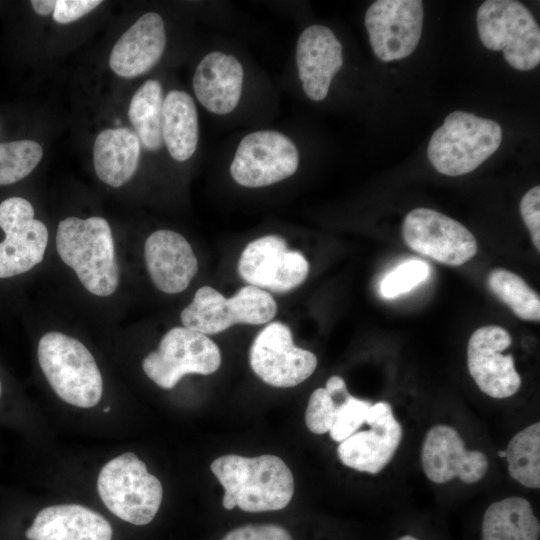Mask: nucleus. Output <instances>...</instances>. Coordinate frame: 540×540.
I'll return each instance as SVG.
<instances>
[{
    "instance_id": "f257e3e1",
    "label": "nucleus",
    "mask_w": 540,
    "mask_h": 540,
    "mask_svg": "<svg viewBox=\"0 0 540 540\" xmlns=\"http://www.w3.org/2000/svg\"><path fill=\"white\" fill-rule=\"evenodd\" d=\"M211 470L224 487L222 504L227 510L235 506L253 513L281 510L294 493L293 475L275 455L228 454L215 459Z\"/></svg>"
},
{
    "instance_id": "f03ea898",
    "label": "nucleus",
    "mask_w": 540,
    "mask_h": 540,
    "mask_svg": "<svg viewBox=\"0 0 540 540\" xmlns=\"http://www.w3.org/2000/svg\"><path fill=\"white\" fill-rule=\"evenodd\" d=\"M56 248L62 261L92 294L109 296L118 286L111 228L102 217H68L58 224Z\"/></svg>"
},
{
    "instance_id": "7ed1b4c3",
    "label": "nucleus",
    "mask_w": 540,
    "mask_h": 540,
    "mask_svg": "<svg viewBox=\"0 0 540 540\" xmlns=\"http://www.w3.org/2000/svg\"><path fill=\"white\" fill-rule=\"evenodd\" d=\"M502 141V128L491 119L466 111L448 114L431 136L427 155L441 174L460 176L474 171Z\"/></svg>"
},
{
    "instance_id": "20e7f679",
    "label": "nucleus",
    "mask_w": 540,
    "mask_h": 540,
    "mask_svg": "<svg viewBox=\"0 0 540 540\" xmlns=\"http://www.w3.org/2000/svg\"><path fill=\"white\" fill-rule=\"evenodd\" d=\"M37 355L47 381L63 401L81 408L98 404L102 376L94 357L79 340L48 332L39 341Z\"/></svg>"
},
{
    "instance_id": "39448f33",
    "label": "nucleus",
    "mask_w": 540,
    "mask_h": 540,
    "mask_svg": "<svg viewBox=\"0 0 540 540\" xmlns=\"http://www.w3.org/2000/svg\"><path fill=\"white\" fill-rule=\"evenodd\" d=\"M482 44L503 51L514 69L528 71L540 63V28L530 10L515 0L484 1L476 16Z\"/></svg>"
},
{
    "instance_id": "423d86ee",
    "label": "nucleus",
    "mask_w": 540,
    "mask_h": 540,
    "mask_svg": "<svg viewBox=\"0 0 540 540\" xmlns=\"http://www.w3.org/2000/svg\"><path fill=\"white\" fill-rule=\"evenodd\" d=\"M97 489L114 515L134 525L150 523L163 497L159 479L131 452L113 458L102 467Z\"/></svg>"
},
{
    "instance_id": "0eeeda50",
    "label": "nucleus",
    "mask_w": 540,
    "mask_h": 540,
    "mask_svg": "<svg viewBox=\"0 0 540 540\" xmlns=\"http://www.w3.org/2000/svg\"><path fill=\"white\" fill-rule=\"evenodd\" d=\"M277 313V304L266 290L247 285L231 298L210 286L199 288L181 312L183 327L204 335L217 334L234 324L261 325Z\"/></svg>"
},
{
    "instance_id": "6e6552de",
    "label": "nucleus",
    "mask_w": 540,
    "mask_h": 540,
    "mask_svg": "<svg viewBox=\"0 0 540 540\" xmlns=\"http://www.w3.org/2000/svg\"><path fill=\"white\" fill-rule=\"evenodd\" d=\"M220 365L221 353L214 341L180 326L169 330L158 349L142 362L147 377L164 389L173 388L187 374L210 375Z\"/></svg>"
},
{
    "instance_id": "1a4fd4ad",
    "label": "nucleus",
    "mask_w": 540,
    "mask_h": 540,
    "mask_svg": "<svg viewBox=\"0 0 540 540\" xmlns=\"http://www.w3.org/2000/svg\"><path fill=\"white\" fill-rule=\"evenodd\" d=\"M298 165V150L287 136L277 131H255L240 141L230 174L239 185L258 188L292 176Z\"/></svg>"
},
{
    "instance_id": "9d476101",
    "label": "nucleus",
    "mask_w": 540,
    "mask_h": 540,
    "mask_svg": "<svg viewBox=\"0 0 540 540\" xmlns=\"http://www.w3.org/2000/svg\"><path fill=\"white\" fill-rule=\"evenodd\" d=\"M402 236L413 251L449 266L465 264L478 251L474 235L464 225L429 208L406 214Z\"/></svg>"
},
{
    "instance_id": "9b49d317",
    "label": "nucleus",
    "mask_w": 540,
    "mask_h": 540,
    "mask_svg": "<svg viewBox=\"0 0 540 540\" xmlns=\"http://www.w3.org/2000/svg\"><path fill=\"white\" fill-rule=\"evenodd\" d=\"M249 362L253 372L273 387H294L309 378L317 367L311 351L294 345L292 332L282 322H271L255 337Z\"/></svg>"
},
{
    "instance_id": "f8f14e48",
    "label": "nucleus",
    "mask_w": 540,
    "mask_h": 540,
    "mask_svg": "<svg viewBox=\"0 0 540 540\" xmlns=\"http://www.w3.org/2000/svg\"><path fill=\"white\" fill-rule=\"evenodd\" d=\"M420 0H378L365 14L374 54L383 62L408 57L418 46L423 28Z\"/></svg>"
},
{
    "instance_id": "ddd939ff",
    "label": "nucleus",
    "mask_w": 540,
    "mask_h": 540,
    "mask_svg": "<svg viewBox=\"0 0 540 540\" xmlns=\"http://www.w3.org/2000/svg\"><path fill=\"white\" fill-rule=\"evenodd\" d=\"M0 278L25 273L39 264L45 254L48 231L34 219L32 204L22 197H10L0 203Z\"/></svg>"
},
{
    "instance_id": "4468645a",
    "label": "nucleus",
    "mask_w": 540,
    "mask_h": 540,
    "mask_svg": "<svg viewBox=\"0 0 540 540\" xmlns=\"http://www.w3.org/2000/svg\"><path fill=\"white\" fill-rule=\"evenodd\" d=\"M238 272L252 286L287 292L305 281L309 263L302 253L289 249L281 236L266 235L246 245Z\"/></svg>"
},
{
    "instance_id": "2eb2a0df",
    "label": "nucleus",
    "mask_w": 540,
    "mask_h": 540,
    "mask_svg": "<svg viewBox=\"0 0 540 540\" xmlns=\"http://www.w3.org/2000/svg\"><path fill=\"white\" fill-rule=\"evenodd\" d=\"M512 344L510 333L501 326L486 325L475 330L467 346V366L478 388L486 395L503 399L521 387V377L511 354H503Z\"/></svg>"
},
{
    "instance_id": "dca6fc26",
    "label": "nucleus",
    "mask_w": 540,
    "mask_h": 540,
    "mask_svg": "<svg viewBox=\"0 0 540 540\" xmlns=\"http://www.w3.org/2000/svg\"><path fill=\"white\" fill-rule=\"evenodd\" d=\"M369 430L357 431L340 442L337 453L347 467L377 474L392 460L402 439V427L386 401L372 404L366 414Z\"/></svg>"
},
{
    "instance_id": "f3484780",
    "label": "nucleus",
    "mask_w": 540,
    "mask_h": 540,
    "mask_svg": "<svg viewBox=\"0 0 540 540\" xmlns=\"http://www.w3.org/2000/svg\"><path fill=\"white\" fill-rule=\"evenodd\" d=\"M421 463L426 477L444 484L458 477L466 484L480 481L488 471L486 455L467 450L458 431L448 425L432 427L422 444Z\"/></svg>"
},
{
    "instance_id": "a211bd4d",
    "label": "nucleus",
    "mask_w": 540,
    "mask_h": 540,
    "mask_svg": "<svg viewBox=\"0 0 540 540\" xmlns=\"http://www.w3.org/2000/svg\"><path fill=\"white\" fill-rule=\"evenodd\" d=\"M296 64L307 97L321 101L343 65L342 45L328 27L311 25L298 38Z\"/></svg>"
},
{
    "instance_id": "6ab92c4d",
    "label": "nucleus",
    "mask_w": 540,
    "mask_h": 540,
    "mask_svg": "<svg viewBox=\"0 0 540 540\" xmlns=\"http://www.w3.org/2000/svg\"><path fill=\"white\" fill-rule=\"evenodd\" d=\"M148 273L162 292L184 291L198 270V261L188 241L179 233L161 229L148 236L144 245Z\"/></svg>"
},
{
    "instance_id": "aec40b11",
    "label": "nucleus",
    "mask_w": 540,
    "mask_h": 540,
    "mask_svg": "<svg viewBox=\"0 0 540 540\" xmlns=\"http://www.w3.org/2000/svg\"><path fill=\"white\" fill-rule=\"evenodd\" d=\"M166 46L162 17L142 15L115 43L109 66L120 77L134 78L148 72L160 60Z\"/></svg>"
},
{
    "instance_id": "412c9836",
    "label": "nucleus",
    "mask_w": 540,
    "mask_h": 540,
    "mask_svg": "<svg viewBox=\"0 0 540 540\" xmlns=\"http://www.w3.org/2000/svg\"><path fill=\"white\" fill-rule=\"evenodd\" d=\"M243 79V67L235 56L213 51L198 64L193 76V90L204 108L225 115L238 105Z\"/></svg>"
},
{
    "instance_id": "4be33fe9",
    "label": "nucleus",
    "mask_w": 540,
    "mask_h": 540,
    "mask_svg": "<svg viewBox=\"0 0 540 540\" xmlns=\"http://www.w3.org/2000/svg\"><path fill=\"white\" fill-rule=\"evenodd\" d=\"M25 535L28 540H112V528L85 506L60 504L42 509Z\"/></svg>"
},
{
    "instance_id": "5701e85b",
    "label": "nucleus",
    "mask_w": 540,
    "mask_h": 540,
    "mask_svg": "<svg viewBox=\"0 0 540 540\" xmlns=\"http://www.w3.org/2000/svg\"><path fill=\"white\" fill-rule=\"evenodd\" d=\"M140 140L128 128L101 131L93 146V163L98 178L111 187H120L135 174L140 159Z\"/></svg>"
},
{
    "instance_id": "b1692460",
    "label": "nucleus",
    "mask_w": 540,
    "mask_h": 540,
    "mask_svg": "<svg viewBox=\"0 0 540 540\" xmlns=\"http://www.w3.org/2000/svg\"><path fill=\"white\" fill-rule=\"evenodd\" d=\"M199 137L198 114L193 98L180 90L170 91L163 101L162 138L176 161H186L195 152Z\"/></svg>"
},
{
    "instance_id": "393cba45",
    "label": "nucleus",
    "mask_w": 540,
    "mask_h": 540,
    "mask_svg": "<svg viewBox=\"0 0 540 540\" xmlns=\"http://www.w3.org/2000/svg\"><path fill=\"white\" fill-rule=\"evenodd\" d=\"M481 532L482 540H539L540 523L530 502L513 496L488 506Z\"/></svg>"
},
{
    "instance_id": "a878e982",
    "label": "nucleus",
    "mask_w": 540,
    "mask_h": 540,
    "mask_svg": "<svg viewBox=\"0 0 540 540\" xmlns=\"http://www.w3.org/2000/svg\"><path fill=\"white\" fill-rule=\"evenodd\" d=\"M163 92L159 81H145L133 95L128 117L142 145L150 151L159 150L162 138Z\"/></svg>"
},
{
    "instance_id": "bb28decb",
    "label": "nucleus",
    "mask_w": 540,
    "mask_h": 540,
    "mask_svg": "<svg viewBox=\"0 0 540 540\" xmlns=\"http://www.w3.org/2000/svg\"><path fill=\"white\" fill-rule=\"evenodd\" d=\"M508 472L521 485L540 488V423L535 422L519 431L505 450Z\"/></svg>"
},
{
    "instance_id": "cd10ccee",
    "label": "nucleus",
    "mask_w": 540,
    "mask_h": 540,
    "mask_svg": "<svg viewBox=\"0 0 540 540\" xmlns=\"http://www.w3.org/2000/svg\"><path fill=\"white\" fill-rule=\"evenodd\" d=\"M487 287L518 318L540 321L539 294L519 275L507 269L495 268L487 276Z\"/></svg>"
},
{
    "instance_id": "c85d7f7f",
    "label": "nucleus",
    "mask_w": 540,
    "mask_h": 540,
    "mask_svg": "<svg viewBox=\"0 0 540 540\" xmlns=\"http://www.w3.org/2000/svg\"><path fill=\"white\" fill-rule=\"evenodd\" d=\"M42 156V147L32 140L0 143V185L13 184L25 178Z\"/></svg>"
},
{
    "instance_id": "c756f323",
    "label": "nucleus",
    "mask_w": 540,
    "mask_h": 540,
    "mask_svg": "<svg viewBox=\"0 0 540 540\" xmlns=\"http://www.w3.org/2000/svg\"><path fill=\"white\" fill-rule=\"evenodd\" d=\"M430 274L429 265L420 259H410L385 276L380 291L385 298L403 295L423 282Z\"/></svg>"
},
{
    "instance_id": "7c9ffc66",
    "label": "nucleus",
    "mask_w": 540,
    "mask_h": 540,
    "mask_svg": "<svg viewBox=\"0 0 540 540\" xmlns=\"http://www.w3.org/2000/svg\"><path fill=\"white\" fill-rule=\"evenodd\" d=\"M372 404L369 401L347 397L337 406L335 419L329 431L335 442H342L358 431L365 423L366 414Z\"/></svg>"
},
{
    "instance_id": "2f4dec72",
    "label": "nucleus",
    "mask_w": 540,
    "mask_h": 540,
    "mask_svg": "<svg viewBox=\"0 0 540 540\" xmlns=\"http://www.w3.org/2000/svg\"><path fill=\"white\" fill-rule=\"evenodd\" d=\"M337 406L325 388L314 390L309 398L305 413L308 429L315 434L329 432L335 419Z\"/></svg>"
},
{
    "instance_id": "473e14b6",
    "label": "nucleus",
    "mask_w": 540,
    "mask_h": 540,
    "mask_svg": "<svg viewBox=\"0 0 540 540\" xmlns=\"http://www.w3.org/2000/svg\"><path fill=\"white\" fill-rule=\"evenodd\" d=\"M222 540H293L289 532L274 524H249L228 532Z\"/></svg>"
},
{
    "instance_id": "72a5a7b5",
    "label": "nucleus",
    "mask_w": 540,
    "mask_h": 540,
    "mask_svg": "<svg viewBox=\"0 0 540 540\" xmlns=\"http://www.w3.org/2000/svg\"><path fill=\"white\" fill-rule=\"evenodd\" d=\"M520 212L535 249L540 251V187L528 190L521 199Z\"/></svg>"
},
{
    "instance_id": "f704fd0d",
    "label": "nucleus",
    "mask_w": 540,
    "mask_h": 540,
    "mask_svg": "<svg viewBox=\"0 0 540 540\" xmlns=\"http://www.w3.org/2000/svg\"><path fill=\"white\" fill-rule=\"evenodd\" d=\"M102 1L99 0H58L53 11V19L60 24L78 20L91 12Z\"/></svg>"
},
{
    "instance_id": "c9c22d12",
    "label": "nucleus",
    "mask_w": 540,
    "mask_h": 540,
    "mask_svg": "<svg viewBox=\"0 0 540 540\" xmlns=\"http://www.w3.org/2000/svg\"><path fill=\"white\" fill-rule=\"evenodd\" d=\"M325 389L338 405L350 396L344 379L337 375L327 380Z\"/></svg>"
},
{
    "instance_id": "e433bc0d",
    "label": "nucleus",
    "mask_w": 540,
    "mask_h": 540,
    "mask_svg": "<svg viewBox=\"0 0 540 540\" xmlns=\"http://www.w3.org/2000/svg\"><path fill=\"white\" fill-rule=\"evenodd\" d=\"M30 3L37 14L45 16L54 11L56 1L55 0H32Z\"/></svg>"
},
{
    "instance_id": "4c0bfd02",
    "label": "nucleus",
    "mask_w": 540,
    "mask_h": 540,
    "mask_svg": "<svg viewBox=\"0 0 540 540\" xmlns=\"http://www.w3.org/2000/svg\"><path fill=\"white\" fill-rule=\"evenodd\" d=\"M397 540H418V539L411 536V535H405V536H402V537L398 538Z\"/></svg>"
},
{
    "instance_id": "58836bf2",
    "label": "nucleus",
    "mask_w": 540,
    "mask_h": 540,
    "mask_svg": "<svg viewBox=\"0 0 540 540\" xmlns=\"http://www.w3.org/2000/svg\"><path fill=\"white\" fill-rule=\"evenodd\" d=\"M498 455H499V457L504 458L505 457V450L498 451Z\"/></svg>"
},
{
    "instance_id": "ea45409f",
    "label": "nucleus",
    "mask_w": 540,
    "mask_h": 540,
    "mask_svg": "<svg viewBox=\"0 0 540 540\" xmlns=\"http://www.w3.org/2000/svg\"><path fill=\"white\" fill-rule=\"evenodd\" d=\"M108 411H110L109 407L104 409V412H108Z\"/></svg>"
},
{
    "instance_id": "a19ab883",
    "label": "nucleus",
    "mask_w": 540,
    "mask_h": 540,
    "mask_svg": "<svg viewBox=\"0 0 540 540\" xmlns=\"http://www.w3.org/2000/svg\"><path fill=\"white\" fill-rule=\"evenodd\" d=\"M0 395H1V383H0Z\"/></svg>"
}]
</instances>
